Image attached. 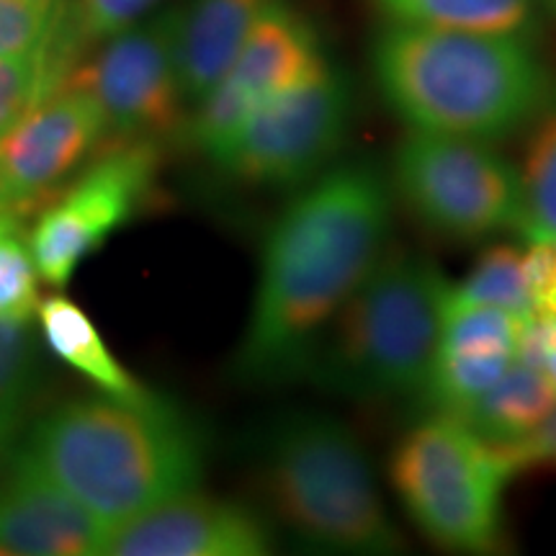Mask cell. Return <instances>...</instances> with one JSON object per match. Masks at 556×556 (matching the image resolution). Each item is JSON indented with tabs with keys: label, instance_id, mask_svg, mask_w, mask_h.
<instances>
[{
	"label": "cell",
	"instance_id": "cell-1",
	"mask_svg": "<svg viewBox=\"0 0 556 556\" xmlns=\"http://www.w3.org/2000/svg\"><path fill=\"white\" fill-rule=\"evenodd\" d=\"M392 189L368 163L302 186L263 248L253 312L235 368L253 384L307 377L325 330L384 253Z\"/></svg>",
	"mask_w": 556,
	"mask_h": 556
},
{
	"label": "cell",
	"instance_id": "cell-2",
	"mask_svg": "<svg viewBox=\"0 0 556 556\" xmlns=\"http://www.w3.org/2000/svg\"><path fill=\"white\" fill-rule=\"evenodd\" d=\"M24 451L109 531L193 492L204 471L199 435L152 394L65 402L39 422Z\"/></svg>",
	"mask_w": 556,
	"mask_h": 556
},
{
	"label": "cell",
	"instance_id": "cell-3",
	"mask_svg": "<svg viewBox=\"0 0 556 556\" xmlns=\"http://www.w3.org/2000/svg\"><path fill=\"white\" fill-rule=\"evenodd\" d=\"M371 67L389 109L409 129L495 144L546 111L548 78L513 34L389 24Z\"/></svg>",
	"mask_w": 556,
	"mask_h": 556
},
{
	"label": "cell",
	"instance_id": "cell-4",
	"mask_svg": "<svg viewBox=\"0 0 556 556\" xmlns=\"http://www.w3.org/2000/svg\"><path fill=\"white\" fill-rule=\"evenodd\" d=\"M448 291L426 255L384 250L332 317L307 377L351 400L417 397L433 366Z\"/></svg>",
	"mask_w": 556,
	"mask_h": 556
},
{
	"label": "cell",
	"instance_id": "cell-5",
	"mask_svg": "<svg viewBox=\"0 0 556 556\" xmlns=\"http://www.w3.org/2000/svg\"><path fill=\"white\" fill-rule=\"evenodd\" d=\"M261 469L276 516L296 536L336 552H400L371 462L336 417L296 413L278 420L263 443Z\"/></svg>",
	"mask_w": 556,
	"mask_h": 556
},
{
	"label": "cell",
	"instance_id": "cell-6",
	"mask_svg": "<svg viewBox=\"0 0 556 556\" xmlns=\"http://www.w3.org/2000/svg\"><path fill=\"white\" fill-rule=\"evenodd\" d=\"M513 475L497 443L446 415L409 430L392 456V482L409 518L456 552L484 554L500 544L503 492Z\"/></svg>",
	"mask_w": 556,
	"mask_h": 556
},
{
	"label": "cell",
	"instance_id": "cell-7",
	"mask_svg": "<svg viewBox=\"0 0 556 556\" xmlns=\"http://www.w3.org/2000/svg\"><path fill=\"white\" fill-rule=\"evenodd\" d=\"M392 186L441 238L475 242L523 227L520 173L492 144L409 129L394 148Z\"/></svg>",
	"mask_w": 556,
	"mask_h": 556
},
{
	"label": "cell",
	"instance_id": "cell-8",
	"mask_svg": "<svg viewBox=\"0 0 556 556\" xmlns=\"http://www.w3.org/2000/svg\"><path fill=\"white\" fill-rule=\"evenodd\" d=\"M351 119V86L323 65L296 86L261 101L219 165L250 186L302 189L330 168Z\"/></svg>",
	"mask_w": 556,
	"mask_h": 556
},
{
	"label": "cell",
	"instance_id": "cell-9",
	"mask_svg": "<svg viewBox=\"0 0 556 556\" xmlns=\"http://www.w3.org/2000/svg\"><path fill=\"white\" fill-rule=\"evenodd\" d=\"M157 176V142L111 139L78 180L39 212L29 248L39 278L65 287L75 268L139 212Z\"/></svg>",
	"mask_w": 556,
	"mask_h": 556
},
{
	"label": "cell",
	"instance_id": "cell-10",
	"mask_svg": "<svg viewBox=\"0 0 556 556\" xmlns=\"http://www.w3.org/2000/svg\"><path fill=\"white\" fill-rule=\"evenodd\" d=\"M180 11L109 37L88 65L67 73V86L99 101L111 139H157L176 135L184 122V86L178 67Z\"/></svg>",
	"mask_w": 556,
	"mask_h": 556
},
{
	"label": "cell",
	"instance_id": "cell-11",
	"mask_svg": "<svg viewBox=\"0 0 556 556\" xmlns=\"http://www.w3.org/2000/svg\"><path fill=\"white\" fill-rule=\"evenodd\" d=\"M106 116L88 90L62 86L45 96L0 142V214L29 217L106 144Z\"/></svg>",
	"mask_w": 556,
	"mask_h": 556
},
{
	"label": "cell",
	"instance_id": "cell-12",
	"mask_svg": "<svg viewBox=\"0 0 556 556\" xmlns=\"http://www.w3.org/2000/svg\"><path fill=\"white\" fill-rule=\"evenodd\" d=\"M270 533L248 507L186 492L111 531V556H261Z\"/></svg>",
	"mask_w": 556,
	"mask_h": 556
},
{
	"label": "cell",
	"instance_id": "cell-13",
	"mask_svg": "<svg viewBox=\"0 0 556 556\" xmlns=\"http://www.w3.org/2000/svg\"><path fill=\"white\" fill-rule=\"evenodd\" d=\"M109 536L26 451L11 456L0 479V556H93Z\"/></svg>",
	"mask_w": 556,
	"mask_h": 556
},
{
	"label": "cell",
	"instance_id": "cell-14",
	"mask_svg": "<svg viewBox=\"0 0 556 556\" xmlns=\"http://www.w3.org/2000/svg\"><path fill=\"white\" fill-rule=\"evenodd\" d=\"M323 65L328 62L319 54L315 26L283 0H274L253 24L222 83L238 90L255 109L268 96L309 78Z\"/></svg>",
	"mask_w": 556,
	"mask_h": 556
},
{
	"label": "cell",
	"instance_id": "cell-15",
	"mask_svg": "<svg viewBox=\"0 0 556 556\" xmlns=\"http://www.w3.org/2000/svg\"><path fill=\"white\" fill-rule=\"evenodd\" d=\"M274 0H191L180 11L178 67L189 101H201L238 58L242 41Z\"/></svg>",
	"mask_w": 556,
	"mask_h": 556
},
{
	"label": "cell",
	"instance_id": "cell-16",
	"mask_svg": "<svg viewBox=\"0 0 556 556\" xmlns=\"http://www.w3.org/2000/svg\"><path fill=\"white\" fill-rule=\"evenodd\" d=\"M39 328L58 358L93 381L109 397L144 400L150 392L116 361L90 317L67 296H50L37 307Z\"/></svg>",
	"mask_w": 556,
	"mask_h": 556
},
{
	"label": "cell",
	"instance_id": "cell-17",
	"mask_svg": "<svg viewBox=\"0 0 556 556\" xmlns=\"http://www.w3.org/2000/svg\"><path fill=\"white\" fill-rule=\"evenodd\" d=\"M556 407V381L546 368L513 361L490 392L454 420L486 443H513L531 433Z\"/></svg>",
	"mask_w": 556,
	"mask_h": 556
},
{
	"label": "cell",
	"instance_id": "cell-18",
	"mask_svg": "<svg viewBox=\"0 0 556 556\" xmlns=\"http://www.w3.org/2000/svg\"><path fill=\"white\" fill-rule=\"evenodd\" d=\"M541 0H371L387 24L526 37Z\"/></svg>",
	"mask_w": 556,
	"mask_h": 556
},
{
	"label": "cell",
	"instance_id": "cell-19",
	"mask_svg": "<svg viewBox=\"0 0 556 556\" xmlns=\"http://www.w3.org/2000/svg\"><path fill=\"white\" fill-rule=\"evenodd\" d=\"M75 50L60 26L45 47L24 58H0V142L37 103L65 83L75 67Z\"/></svg>",
	"mask_w": 556,
	"mask_h": 556
},
{
	"label": "cell",
	"instance_id": "cell-20",
	"mask_svg": "<svg viewBox=\"0 0 556 556\" xmlns=\"http://www.w3.org/2000/svg\"><path fill=\"white\" fill-rule=\"evenodd\" d=\"M516 356L510 353H441L435 351L422 392L417 394L435 415L462 417L503 379Z\"/></svg>",
	"mask_w": 556,
	"mask_h": 556
},
{
	"label": "cell",
	"instance_id": "cell-21",
	"mask_svg": "<svg viewBox=\"0 0 556 556\" xmlns=\"http://www.w3.org/2000/svg\"><path fill=\"white\" fill-rule=\"evenodd\" d=\"M531 317H520L490 304L462 302L448 291L438 351L441 353H510L516 356L520 336Z\"/></svg>",
	"mask_w": 556,
	"mask_h": 556
},
{
	"label": "cell",
	"instance_id": "cell-22",
	"mask_svg": "<svg viewBox=\"0 0 556 556\" xmlns=\"http://www.w3.org/2000/svg\"><path fill=\"white\" fill-rule=\"evenodd\" d=\"M520 186H523L520 232L531 242H556V109L544 111L536 119L526 148Z\"/></svg>",
	"mask_w": 556,
	"mask_h": 556
},
{
	"label": "cell",
	"instance_id": "cell-23",
	"mask_svg": "<svg viewBox=\"0 0 556 556\" xmlns=\"http://www.w3.org/2000/svg\"><path fill=\"white\" fill-rule=\"evenodd\" d=\"M451 294L462 302L490 304L520 317H533V302L528 294L523 274V253L510 245H495L484 250L475 270L462 287H451Z\"/></svg>",
	"mask_w": 556,
	"mask_h": 556
},
{
	"label": "cell",
	"instance_id": "cell-24",
	"mask_svg": "<svg viewBox=\"0 0 556 556\" xmlns=\"http://www.w3.org/2000/svg\"><path fill=\"white\" fill-rule=\"evenodd\" d=\"M31 319L0 317V443L16 430L34 379Z\"/></svg>",
	"mask_w": 556,
	"mask_h": 556
},
{
	"label": "cell",
	"instance_id": "cell-25",
	"mask_svg": "<svg viewBox=\"0 0 556 556\" xmlns=\"http://www.w3.org/2000/svg\"><path fill=\"white\" fill-rule=\"evenodd\" d=\"M16 214H0V317L31 319L39 307V274Z\"/></svg>",
	"mask_w": 556,
	"mask_h": 556
},
{
	"label": "cell",
	"instance_id": "cell-26",
	"mask_svg": "<svg viewBox=\"0 0 556 556\" xmlns=\"http://www.w3.org/2000/svg\"><path fill=\"white\" fill-rule=\"evenodd\" d=\"M58 0H0V58L41 50L58 29Z\"/></svg>",
	"mask_w": 556,
	"mask_h": 556
},
{
	"label": "cell",
	"instance_id": "cell-27",
	"mask_svg": "<svg viewBox=\"0 0 556 556\" xmlns=\"http://www.w3.org/2000/svg\"><path fill=\"white\" fill-rule=\"evenodd\" d=\"M155 3L157 0H78L67 13L62 11V21L70 37L83 50V45L129 29Z\"/></svg>",
	"mask_w": 556,
	"mask_h": 556
},
{
	"label": "cell",
	"instance_id": "cell-28",
	"mask_svg": "<svg viewBox=\"0 0 556 556\" xmlns=\"http://www.w3.org/2000/svg\"><path fill=\"white\" fill-rule=\"evenodd\" d=\"M500 448L505 451L507 462H510L516 475L528 467H546V464L556 467V407L531 433L513 443H503Z\"/></svg>",
	"mask_w": 556,
	"mask_h": 556
},
{
	"label": "cell",
	"instance_id": "cell-29",
	"mask_svg": "<svg viewBox=\"0 0 556 556\" xmlns=\"http://www.w3.org/2000/svg\"><path fill=\"white\" fill-rule=\"evenodd\" d=\"M544 368L548 374H552V379L556 381V351H552L548 353V356L544 358Z\"/></svg>",
	"mask_w": 556,
	"mask_h": 556
},
{
	"label": "cell",
	"instance_id": "cell-30",
	"mask_svg": "<svg viewBox=\"0 0 556 556\" xmlns=\"http://www.w3.org/2000/svg\"><path fill=\"white\" fill-rule=\"evenodd\" d=\"M544 3L548 5V9H552V13L556 16V0H544Z\"/></svg>",
	"mask_w": 556,
	"mask_h": 556
}]
</instances>
